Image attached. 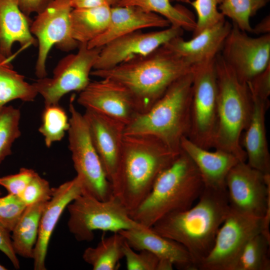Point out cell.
<instances>
[{
    "mask_svg": "<svg viewBox=\"0 0 270 270\" xmlns=\"http://www.w3.org/2000/svg\"><path fill=\"white\" fill-rule=\"evenodd\" d=\"M22 12L28 16L42 12L52 0H14Z\"/></svg>",
    "mask_w": 270,
    "mask_h": 270,
    "instance_id": "cell-41",
    "label": "cell"
},
{
    "mask_svg": "<svg viewBox=\"0 0 270 270\" xmlns=\"http://www.w3.org/2000/svg\"><path fill=\"white\" fill-rule=\"evenodd\" d=\"M67 208L68 230L80 242L92 240L96 230L117 232L141 226L131 218L129 211L114 195L102 200L82 194Z\"/></svg>",
    "mask_w": 270,
    "mask_h": 270,
    "instance_id": "cell-7",
    "label": "cell"
},
{
    "mask_svg": "<svg viewBox=\"0 0 270 270\" xmlns=\"http://www.w3.org/2000/svg\"><path fill=\"white\" fill-rule=\"evenodd\" d=\"M106 3H107L106 0H70V4L72 8H92Z\"/></svg>",
    "mask_w": 270,
    "mask_h": 270,
    "instance_id": "cell-42",
    "label": "cell"
},
{
    "mask_svg": "<svg viewBox=\"0 0 270 270\" xmlns=\"http://www.w3.org/2000/svg\"><path fill=\"white\" fill-rule=\"evenodd\" d=\"M169 22L156 14L136 6H111V16L108 28L98 38L87 44L88 48H100L126 34L146 28H166Z\"/></svg>",
    "mask_w": 270,
    "mask_h": 270,
    "instance_id": "cell-21",
    "label": "cell"
},
{
    "mask_svg": "<svg viewBox=\"0 0 270 270\" xmlns=\"http://www.w3.org/2000/svg\"><path fill=\"white\" fill-rule=\"evenodd\" d=\"M70 128L69 119L64 110L58 104L44 106L38 131L44 137L45 144L50 148L61 140Z\"/></svg>",
    "mask_w": 270,
    "mask_h": 270,
    "instance_id": "cell-32",
    "label": "cell"
},
{
    "mask_svg": "<svg viewBox=\"0 0 270 270\" xmlns=\"http://www.w3.org/2000/svg\"><path fill=\"white\" fill-rule=\"evenodd\" d=\"M192 80L193 70L174 82L148 111L138 114L126 126L124 134L152 136L180 152L181 140L190 128Z\"/></svg>",
    "mask_w": 270,
    "mask_h": 270,
    "instance_id": "cell-5",
    "label": "cell"
},
{
    "mask_svg": "<svg viewBox=\"0 0 270 270\" xmlns=\"http://www.w3.org/2000/svg\"><path fill=\"white\" fill-rule=\"evenodd\" d=\"M250 94L252 100V114L240 141L241 145L246 152L248 164L264 174H270V155L265 124L269 100L250 93Z\"/></svg>",
    "mask_w": 270,
    "mask_h": 270,
    "instance_id": "cell-22",
    "label": "cell"
},
{
    "mask_svg": "<svg viewBox=\"0 0 270 270\" xmlns=\"http://www.w3.org/2000/svg\"><path fill=\"white\" fill-rule=\"evenodd\" d=\"M48 202L26 206L16 224L12 232L11 239L16 255L32 258L41 216Z\"/></svg>",
    "mask_w": 270,
    "mask_h": 270,
    "instance_id": "cell-26",
    "label": "cell"
},
{
    "mask_svg": "<svg viewBox=\"0 0 270 270\" xmlns=\"http://www.w3.org/2000/svg\"><path fill=\"white\" fill-rule=\"evenodd\" d=\"M32 22L14 0H0V54L10 58L15 42H18L22 48L38 46L30 32Z\"/></svg>",
    "mask_w": 270,
    "mask_h": 270,
    "instance_id": "cell-24",
    "label": "cell"
},
{
    "mask_svg": "<svg viewBox=\"0 0 270 270\" xmlns=\"http://www.w3.org/2000/svg\"><path fill=\"white\" fill-rule=\"evenodd\" d=\"M78 50L64 57L58 63L52 78H38L32 84L41 95L44 106L58 104L64 95L84 90L90 82V76L100 52V48H88L80 43Z\"/></svg>",
    "mask_w": 270,
    "mask_h": 270,
    "instance_id": "cell-11",
    "label": "cell"
},
{
    "mask_svg": "<svg viewBox=\"0 0 270 270\" xmlns=\"http://www.w3.org/2000/svg\"><path fill=\"white\" fill-rule=\"evenodd\" d=\"M52 192L53 188L50 187L49 182L36 172L19 197L26 206H28L48 201Z\"/></svg>",
    "mask_w": 270,
    "mask_h": 270,
    "instance_id": "cell-36",
    "label": "cell"
},
{
    "mask_svg": "<svg viewBox=\"0 0 270 270\" xmlns=\"http://www.w3.org/2000/svg\"><path fill=\"white\" fill-rule=\"evenodd\" d=\"M270 236L263 232L251 238L242 249L234 270H270Z\"/></svg>",
    "mask_w": 270,
    "mask_h": 270,
    "instance_id": "cell-30",
    "label": "cell"
},
{
    "mask_svg": "<svg viewBox=\"0 0 270 270\" xmlns=\"http://www.w3.org/2000/svg\"><path fill=\"white\" fill-rule=\"evenodd\" d=\"M204 188L198 169L182 150L173 163L159 175L148 194L130 216L138 223L151 228L164 216L192 206Z\"/></svg>",
    "mask_w": 270,
    "mask_h": 270,
    "instance_id": "cell-4",
    "label": "cell"
},
{
    "mask_svg": "<svg viewBox=\"0 0 270 270\" xmlns=\"http://www.w3.org/2000/svg\"><path fill=\"white\" fill-rule=\"evenodd\" d=\"M110 16L111 6L107 3L92 8H73L70 14L72 38L79 44H88L105 32Z\"/></svg>",
    "mask_w": 270,
    "mask_h": 270,
    "instance_id": "cell-25",
    "label": "cell"
},
{
    "mask_svg": "<svg viewBox=\"0 0 270 270\" xmlns=\"http://www.w3.org/2000/svg\"><path fill=\"white\" fill-rule=\"evenodd\" d=\"M246 84L251 94L268 100L270 95V66Z\"/></svg>",
    "mask_w": 270,
    "mask_h": 270,
    "instance_id": "cell-39",
    "label": "cell"
},
{
    "mask_svg": "<svg viewBox=\"0 0 270 270\" xmlns=\"http://www.w3.org/2000/svg\"><path fill=\"white\" fill-rule=\"evenodd\" d=\"M125 240L118 232L102 238L95 247H88L84 252V260L94 270H116L124 258L123 246Z\"/></svg>",
    "mask_w": 270,
    "mask_h": 270,
    "instance_id": "cell-28",
    "label": "cell"
},
{
    "mask_svg": "<svg viewBox=\"0 0 270 270\" xmlns=\"http://www.w3.org/2000/svg\"><path fill=\"white\" fill-rule=\"evenodd\" d=\"M180 152L172 150L152 136L124 134L119 170L112 185L113 195L130 214L146 198L159 175Z\"/></svg>",
    "mask_w": 270,
    "mask_h": 270,
    "instance_id": "cell-3",
    "label": "cell"
},
{
    "mask_svg": "<svg viewBox=\"0 0 270 270\" xmlns=\"http://www.w3.org/2000/svg\"><path fill=\"white\" fill-rule=\"evenodd\" d=\"M83 194L81 182L76 176L56 188L41 216L38 234L34 246V269L46 270V260L52 234L64 211L78 196Z\"/></svg>",
    "mask_w": 270,
    "mask_h": 270,
    "instance_id": "cell-18",
    "label": "cell"
},
{
    "mask_svg": "<svg viewBox=\"0 0 270 270\" xmlns=\"http://www.w3.org/2000/svg\"><path fill=\"white\" fill-rule=\"evenodd\" d=\"M217 86V120L213 148L246 161L240 140L251 116L252 100L247 84L242 82L220 53L215 58Z\"/></svg>",
    "mask_w": 270,
    "mask_h": 270,
    "instance_id": "cell-6",
    "label": "cell"
},
{
    "mask_svg": "<svg viewBox=\"0 0 270 270\" xmlns=\"http://www.w3.org/2000/svg\"><path fill=\"white\" fill-rule=\"evenodd\" d=\"M171 2H176L184 3H190L193 0H170Z\"/></svg>",
    "mask_w": 270,
    "mask_h": 270,
    "instance_id": "cell-46",
    "label": "cell"
},
{
    "mask_svg": "<svg viewBox=\"0 0 270 270\" xmlns=\"http://www.w3.org/2000/svg\"><path fill=\"white\" fill-rule=\"evenodd\" d=\"M223 0H193L190 4L196 14L194 36L198 33L225 19L218 10Z\"/></svg>",
    "mask_w": 270,
    "mask_h": 270,
    "instance_id": "cell-34",
    "label": "cell"
},
{
    "mask_svg": "<svg viewBox=\"0 0 270 270\" xmlns=\"http://www.w3.org/2000/svg\"><path fill=\"white\" fill-rule=\"evenodd\" d=\"M232 26L225 19L208 28L189 40L182 36L174 38L164 44L192 66L215 59L220 53Z\"/></svg>",
    "mask_w": 270,
    "mask_h": 270,
    "instance_id": "cell-19",
    "label": "cell"
},
{
    "mask_svg": "<svg viewBox=\"0 0 270 270\" xmlns=\"http://www.w3.org/2000/svg\"><path fill=\"white\" fill-rule=\"evenodd\" d=\"M270 16L264 18L254 28H252V33L262 34L270 33Z\"/></svg>",
    "mask_w": 270,
    "mask_h": 270,
    "instance_id": "cell-43",
    "label": "cell"
},
{
    "mask_svg": "<svg viewBox=\"0 0 270 270\" xmlns=\"http://www.w3.org/2000/svg\"><path fill=\"white\" fill-rule=\"evenodd\" d=\"M26 207L18 196L8 193L0 196V226L12 232Z\"/></svg>",
    "mask_w": 270,
    "mask_h": 270,
    "instance_id": "cell-35",
    "label": "cell"
},
{
    "mask_svg": "<svg viewBox=\"0 0 270 270\" xmlns=\"http://www.w3.org/2000/svg\"><path fill=\"white\" fill-rule=\"evenodd\" d=\"M77 102L86 110L112 118L126 126L138 114L130 92L122 84L108 78L90 82L80 92Z\"/></svg>",
    "mask_w": 270,
    "mask_h": 270,
    "instance_id": "cell-16",
    "label": "cell"
},
{
    "mask_svg": "<svg viewBox=\"0 0 270 270\" xmlns=\"http://www.w3.org/2000/svg\"><path fill=\"white\" fill-rule=\"evenodd\" d=\"M69 111L68 148L83 194L108 200L113 196L112 184L93 144L84 116L76 108L72 98Z\"/></svg>",
    "mask_w": 270,
    "mask_h": 270,
    "instance_id": "cell-8",
    "label": "cell"
},
{
    "mask_svg": "<svg viewBox=\"0 0 270 270\" xmlns=\"http://www.w3.org/2000/svg\"><path fill=\"white\" fill-rule=\"evenodd\" d=\"M220 54L246 84L270 66V34L252 37L232 24Z\"/></svg>",
    "mask_w": 270,
    "mask_h": 270,
    "instance_id": "cell-14",
    "label": "cell"
},
{
    "mask_svg": "<svg viewBox=\"0 0 270 270\" xmlns=\"http://www.w3.org/2000/svg\"><path fill=\"white\" fill-rule=\"evenodd\" d=\"M7 268L2 264H0V270H6Z\"/></svg>",
    "mask_w": 270,
    "mask_h": 270,
    "instance_id": "cell-47",
    "label": "cell"
},
{
    "mask_svg": "<svg viewBox=\"0 0 270 270\" xmlns=\"http://www.w3.org/2000/svg\"><path fill=\"white\" fill-rule=\"evenodd\" d=\"M87 122L93 144L111 184L119 170L126 125L108 116L86 110Z\"/></svg>",
    "mask_w": 270,
    "mask_h": 270,
    "instance_id": "cell-17",
    "label": "cell"
},
{
    "mask_svg": "<svg viewBox=\"0 0 270 270\" xmlns=\"http://www.w3.org/2000/svg\"><path fill=\"white\" fill-rule=\"evenodd\" d=\"M260 232L266 234L262 218L230 208L218 232L212 249L200 263L198 270H234L246 244Z\"/></svg>",
    "mask_w": 270,
    "mask_h": 270,
    "instance_id": "cell-10",
    "label": "cell"
},
{
    "mask_svg": "<svg viewBox=\"0 0 270 270\" xmlns=\"http://www.w3.org/2000/svg\"><path fill=\"white\" fill-rule=\"evenodd\" d=\"M36 174L32 169L22 168L16 174L0 177V186L20 196Z\"/></svg>",
    "mask_w": 270,
    "mask_h": 270,
    "instance_id": "cell-38",
    "label": "cell"
},
{
    "mask_svg": "<svg viewBox=\"0 0 270 270\" xmlns=\"http://www.w3.org/2000/svg\"><path fill=\"white\" fill-rule=\"evenodd\" d=\"M0 250L9 259L16 269H19L20 264L12 245L10 232L0 226Z\"/></svg>",
    "mask_w": 270,
    "mask_h": 270,
    "instance_id": "cell-40",
    "label": "cell"
},
{
    "mask_svg": "<svg viewBox=\"0 0 270 270\" xmlns=\"http://www.w3.org/2000/svg\"><path fill=\"white\" fill-rule=\"evenodd\" d=\"M20 112L12 106L0 110V164L12 154V144L21 136Z\"/></svg>",
    "mask_w": 270,
    "mask_h": 270,
    "instance_id": "cell-33",
    "label": "cell"
},
{
    "mask_svg": "<svg viewBox=\"0 0 270 270\" xmlns=\"http://www.w3.org/2000/svg\"><path fill=\"white\" fill-rule=\"evenodd\" d=\"M180 148L198 169L204 187L226 188V180L228 174L240 162L228 152L217 149L212 152L200 147L187 137L182 138Z\"/></svg>",
    "mask_w": 270,
    "mask_h": 270,
    "instance_id": "cell-23",
    "label": "cell"
},
{
    "mask_svg": "<svg viewBox=\"0 0 270 270\" xmlns=\"http://www.w3.org/2000/svg\"><path fill=\"white\" fill-rule=\"evenodd\" d=\"M72 9L70 0H52L32 22L30 32L38 42L35 74L38 78L47 76L46 60L53 46L68 52L79 46L71 34L70 14Z\"/></svg>",
    "mask_w": 270,
    "mask_h": 270,
    "instance_id": "cell-12",
    "label": "cell"
},
{
    "mask_svg": "<svg viewBox=\"0 0 270 270\" xmlns=\"http://www.w3.org/2000/svg\"><path fill=\"white\" fill-rule=\"evenodd\" d=\"M226 186L230 208L264 218L270 208V174L239 162L230 171Z\"/></svg>",
    "mask_w": 270,
    "mask_h": 270,
    "instance_id": "cell-13",
    "label": "cell"
},
{
    "mask_svg": "<svg viewBox=\"0 0 270 270\" xmlns=\"http://www.w3.org/2000/svg\"><path fill=\"white\" fill-rule=\"evenodd\" d=\"M174 266L172 262L169 260H159L157 270H172Z\"/></svg>",
    "mask_w": 270,
    "mask_h": 270,
    "instance_id": "cell-44",
    "label": "cell"
},
{
    "mask_svg": "<svg viewBox=\"0 0 270 270\" xmlns=\"http://www.w3.org/2000/svg\"><path fill=\"white\" fill-rule=\"evenodd\" d=\"M1 194H2V192H1V191H0V196Z\"/></svg>",
    "mask_w": 270,
    "mask_h": 270,
    "instance_id": "cell-48",
    "label": "cell"
},
{
    "mask_svg": "<svg viewBox=\"0 0 270 270\" xmlns=\"http://www.w3.org/2000/svg\"><path fill=\"white\" fill-rule=\"evenodd\" d=\"M216 120L217 86L214 59L194 68L190 125L187 138L200 147L207 150L213 148Z\"/></svg>",
    "mask_w": 270,
    "mask_h": 270,
    "instance_id": "cell-9",
    "label": "cell"
},
{
    "mask_svg": "<svg viewBox=\"0 0 270 270\" xmlns=\"http://www.w3.org/2000/svg\"><path fill=\"white\" fill-rule=\"evenodd\" d=\"M118 232L136 251L150 252L160 260H169L180 270H196L190 254L182 245L158 234L150 228L141 225Z\"/></svg>",
    "mask_w": 270,
    "mask_h": 270,
    "instance_id": "cell-20",
    "label": "cell"
},
{
    "mask_svg": "<svg viewBox=\"0 0 270 270\" xmlns=\"http://www.w3.org/2000/svg\"><path fill=\"white\" fill-rule=\"evenodd\" d=\"M230 209L226 188L204 187L192 206L164 216L150 228L182 245L190 254L197 270L212 249Z\"/></svg>",
    "mask_w": 270,
    "mask_h": 270,
    "instance_id": "cell-1",
    "label": "cell"
},
{
    "mask_svg": "<svg viewBox=\"0 0 270 270\" xmlns=\"http://www.w3.org/2000/svg\"><path fill=\"white\" fill-rule=\"evenodd\" d=\"M194 68L162 45L112 68L92 70L90 75L112 80L124 86L132 95L140 114L148 111L174 82Z\"/></svg>",
    "mask_w": 270,
    "mask_h": 270,
    "instance_id": "cell-2",
    "label": "cell"
},
{
    "mask_svg": "<svg viewBox=\"0 0 270 270\" xmlns=\"http://www.w3.org/2000/svg\"><path fill=\"white\" fill-rule=\"evenodd\" d=\"M10 58L0 54V110L12 100L32 102L38 94L33 84L14 70Z\"/></svg>",
    "mask_w": 270,
    "mask_h": 270,
    "instance_id": "cell-27",
    "label": "cell"
},
{
    "mask_svg": "<svg viewBox=\"0 0 270 270\" xmlns=\"http://www.w3.org/2000/svg\"><path fill=\"white\" fill-rule=\"evenodd\" d=\"M184 30L170 26L160 30H138L116 38L102 48L93 70L110 69L133 57L146 55L172 38L182 36Z\"/></svg>",
    "mask_w": 270,
    "mask_h": 270,
    "instance_id": "cell-15",
    "label": "cell"
},
{
    "mask_svg": "<svg viewBox=\"0 0 270 270\" xmlns=\"http://www.w3.org/2000/svg\"><path fill=\"white\" fill-rule=\"evenodd\" d=\"M270 0H223L218 10L224 16L232 20V24L240 30L252 32L250 18L264 8Z\"/></svg>",
    "mask_w": 270,
    "mask_h": 270,
    "instance_id": "cell-31",
    "label": "cell"
},
{
    "mask_svg": "<svg viewBox=\"0 0 270 270\" xmlns=\"http://www.w3.org/2000/svg\"><path fill=\"white\" fill-rule=\"evenodd\" d=\"M126 267L128 270H157L158 258L146 250L137 252L126 242L123 246Z\"/></svg>",
    "mask_w": 270,
    "mask_h": 270,
    "instance_id": "cell-37",
    "label": "cell"
},
{
    "mask_svg": "<svg viewBox=\"0 0 270 270\" xmlns=\"http://www.w3.org/2000/svg\"><path fill=\"white\" fill-rule=\"evenodd\" d=\"M122 0H106L107 3L111 6H117Z\"/></svg>",
    "mask_w": 270,
    "mask_h": 270,
    "instance_id": "cell-45",
    "label": "cell"
},
{
    "mask_svg": "<svg viewBox=\"0 0 270 270\" xmlns=\"http://www.w3.org/2000/svg\"><path fill=\"white\" fill-rule=\"evenodd\" d=\"M170 0H122L117 6H136L146 11L159 14L170 26L193 32L196 26L194 14L182 5L173 6Z\"/></svg>",
    "mask_w": 270,
    "mask_h": 270,
    "instance_id": "cell-29",
    "label": "cell"
}]
</instances>
